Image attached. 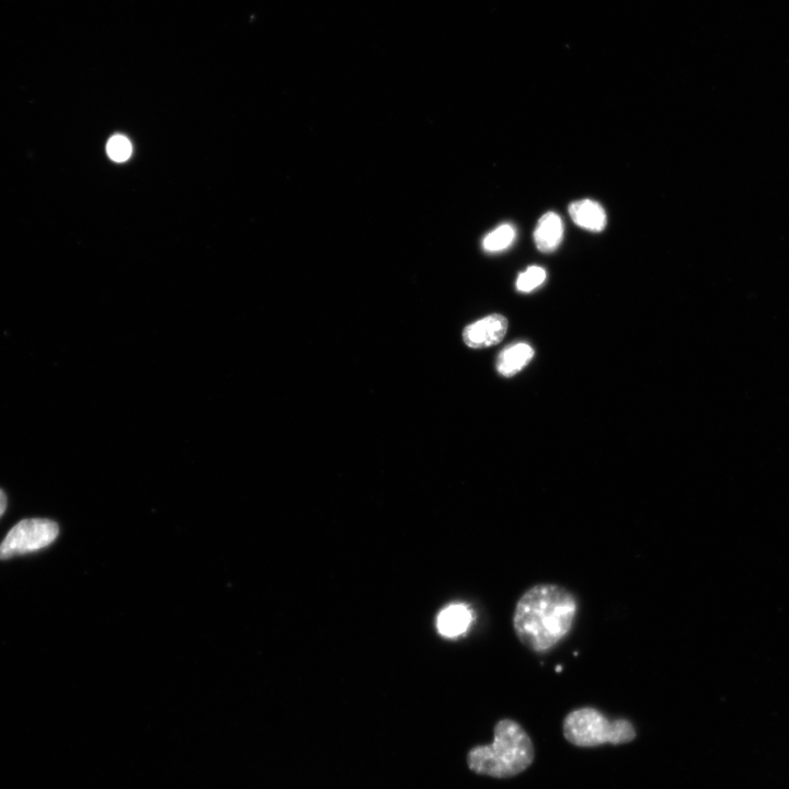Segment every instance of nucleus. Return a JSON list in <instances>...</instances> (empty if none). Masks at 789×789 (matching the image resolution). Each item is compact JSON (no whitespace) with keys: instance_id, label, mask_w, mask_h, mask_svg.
I'll use <instances>...</instances> for the list:
<instances>
[{"instance_id":"nucleus-1","label":"nucleus","mask_w":789,"mask_h":789,"mask_svg":"<svg viewBox=\"0 0 789 789\" xmlns=\"http://www.w3.org/2000/svg\"><path fill=\"white\" fill-rule=\"evenodd\" d=\"M575 614L576 602L569 591L556 584H537L517 601L513 627L525 647L545 652L569 633Z\"/></svg>"},{"instance_id":"nucleus-2","label":"nucleus","mask_w":789,"mask_h":789,"mask_svg":"<svg viewBox=\"0 0 789 789\" xmlns=\"http://www.w3.org/2000/svg\"><path fill=\"white\" fill-rule=\"evenodd\" d=\"M534 744L519 723L502 719L494 725L491 744L477 745L467 754L469 769L494 778L514 777L534 761Z\"/></svg>"},{"instance_id":"nucleus-3","label":"nucleus","mask_w":789,"mask_h":789,"mask_svg":"<svg viewBox=\"0 0 789 789\" xmlns=\"http://www.w3.org/2000/svg\"><path fill=\"white\" fill-rule=\"evenodd\" d=\"M564 737L573 745L592 747L605 743L622 744L636 737L633 724L627 719L610 721L592 707L575 709L563 720Z\"/></svg>"},{"instance_id":"nucleus-4","label":"nucleus","mask_w":789,"mask_h":789,"mask_svg":"<svg viewBox=\"0 0 789 789\" xmlns=\"http://www.w3.org/2000/svg\"><path fill=\"white\" fill-rule=\"evenodd\" d=\"M58 534V524L52 519L24 518L15 524L0 542V560L47 547Z\"/></svg>"},{"instance_id":"nucleus-5","label":"nucleus","mask_w":789,"mask_h":789,"mask_svg":"<svg viewBox=\"0 0 789 789\" xmlns=\"http://www.w3.org/2000/svg\"><path fill=\"white\" fill-rule=\"evenodd\" d=\"M506 330V318L493 313L467 325L462 331V340L471 348H484L500 343Z\"/></svg>"},{"instance_id":"nucleus-6","label":"nucleus","mask_w":789,"mask_h":789,"mask_svg":"<svg viewBox=\"0 0 789 789\" xmlns=\"http://www.w3.org/2000/svg\"><path fill=\"white\" fill-rule=\"evenodd\" d=\"M472 619V610L466 604H449L438 613L436 629L442 637L453 639L465 633Z\"/></svg>"},{"instance_id":"nucleus-7","label":"nucleus","mask_w":789,"mask_h":789,"mask_svg":"<svg viewBox=\"0 0 789 789\" xmlns=\"http://www.w3.org/2000/svg\"><path fill=\"white\" fill-rule=\"evenodd\" d=\"M563 236V224L560 216L553 211L544 214L534 232V241L540 252L554 251Z\"/></svg>"},{"instance_id":"nucleus-8","label":"nucleus","mask_w":789,"mask_h":789,"mask_svg":"<svg viewBox=\"0 0 789 789\" xmlns=\"http://www.w3.org/2000/svg\"><path fill=\"white\" fill-rule=\"evenodd\" d=\"M569 214L575 225L590 231H602L606 226L604 208L592 199L573 202L569 206Z\"/></svg>"},{"instance_id":"nucleus-9","label":"nucleus","mask_w":789,"mask_h":789,"mask_svg":"<svg viewBox=\"0 0 789 789\" xmlns=\"http://www.w3.org/2000/svg\"><path fill=\"white\" fill-rule=\"evenodd\" d=\"M534 350L526 343H516L504 348L498 357L496 369L505 377L521 371L533 358Z\"/></svg>"},{"instance_id":"nucleus-10","label":"nucleus","mask_w":789,"mask_h":789,"mask_svg":"<svg viewBox=\"0 0 789 789\" xmlns=\"http://www.w3.org/2000/svg\"><path fill=\"white\" fill-rule=\"evenodd\" d=\"M515 236L514 227L510 224H503L484 237L482 247L487 252L503 251L513 243Z\"/></svg>"},{"instance_id":"nucleus-11","label":"nucleus","mask_w":789,"mask_h":789,"mask_svg":"<svg viewBox=\"0 0 789 789\" xmlns=\"http://www.w3.org/2000/svg\"><path fill=\"white\" fill-rule=\"evenodd\" d=\"M546 279V271L540 266H529L516 279V288L529 293L539 287Z\"/></svg>"},{"instance_id":"nucleus-12","label":"nucleus","mask_w":789,"mask_h":789,"mask_svg":"<svg viewBox=\"0 0 789 789\" xmlns=\"http://www.w3.org/2000/svg\"><path fill=\"white\" fill-rule=\"evenodd\" d=\"M106 151L112 160L123 162L129 158L132 145L125 136L115 135L108 140Z\"/></svg>"},{"instance_id":"nucleus-13","label":"nucleus","mask_w":789,"mask_h":789,"mask_svg":"<svg viewBox=\"0 0 789 789\" xmlns=\"http://www.w3.org/2000/svg\"><path fill=\"white\" fill-rule=\"evenodd\" d=\"M7 505H8L7 495H5V493L3 492V490L0 489V517H1V516L3 515V513L5 512Z\"/></svg>"}]
</instances>
